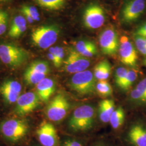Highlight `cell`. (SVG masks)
<instances>
[{"instance_id": "1", "label": "cell", "mask_w": 146, "mask_h": 146, "mask_svg": "<svg viewBox=\"0 0 146 146\" xmlns=\"http://www.w3.org/2000/svg\"><path fill=\"white\" fill-rule=\"evenodd\" d=\"M95 116L94 108L86 104L78 107L68 121V127L74 132L88 131L94 125Z\"/></svg>"}, {"instance_id": "2", "label": "cell", "mask_w": 146, "mask_h": 146, "mask_svg": "<svg viewBox=\"0 0 146 146\" xmlns=\"http://www.w3.org/2000/svg\"><path fill=\"white\" fill-rule=\"evenodd\" d=\"M29 129L28 123L23 119H8L0 123V133L6 140L11 143H16L23 139Z\"/></svg>"}, {"instance_id": "3", "label": "cell", "mask_w": 146, "mask_h": 146, "mask_svg": "<svg viewBox=\"0 0 146 146\" xmlns=\"http://www.w3.org/2000/svg\"><path fill=\"white\" fill-rule=\"evenodd\" d=\"M29 58L28 52L21 47L11 43L0 44V60L10 68L21 67Z\"/></svg>"}, {"instance_id": "4", "label": "cell", "mask_w": 146, "mask_h": 146, "mask_svg": "<svg viewBox=\"0 0 146 146\" xmlns=\"http://www.w3.org/2000/svg\"><path fill=\"white\" fill-rule=\"evenodd\" d=\"M59 34V28L55 25L38 27L34 29L31 33V42L36 47L46 49L56 42Z\"/></svg>"}, {"instance_id": "5", "label": "cell", "mask_w": 146, "mask_h": 146, "mask_svg": "<svg viewBox=\"0 0 146 146\" xmlns=\"http://www.w3.org/2000/svg\"><path fill=\"white\" fill-rule=\"evenodd\" d=\"M96 78L92 72L86 70L74 74L70 81L71 88L81 95H90L96 91Z\"/></svg>"}, {"instance_id": "6", "label": "cell", "mask_w": 146, "mask_h": 146, "mask_svg": "<svg viewBox=\"0 0 146 146\" xmlns=\"http://www.w3.org/2000/svg\"><path fill=\"white\" fill-rule=\"evenodd\" d=\"M69 107L70 104L67 98L59 93L49 103L46 108V115L50 121L58 122L66 117Z\"/></svg>"}, {"instance_id": "7", "label": "cell", "mask_w": 146, "mask_h": 146, "mask_svg": "<svg viewBox=\"0 0 146 146\" xmlns=\"http://www.w3.org/2000/svg\"><path fill=\"white\" fill-rule=\"evenodd\" d=\"M126 140L130 146H146V119H136L128 128Z\"/></svg>"}, {"instance_id": "8", "label": "cell", "mask_w": 146, "mask_h": 146, "mask_svg": "<svg viewBox=\"0 0 146 146\" xmlns=\"http://www.w3.org/2000/svg\"><path fill=\"white\" fill-rule=\"evenodd\" d=\"M50 72L49 63L42 60H36L31 62L23 74L25 82L28 85H36Z\"/></svg>"}, {"instance_id": "9", "label": "cell", "mask_w": 146, "mask_h": 146, "mask_svg": "<svg viewBox=\"0 0 146 146\" xmlns=\"http://www.w3.org/2000/svg\"><path fill=\"white\" fill-rule=\"evenodd\" d=\"M99 44L102 52L107 55H114L119 52L120 41L115 29L110 27L100 34Z\"/></svg>"}, {"instance_id": "10", "label": "cell", "mask_w": 146, "mask_h": 146, "mask_svg": "<svg viewBox=\"0 0 146 146\" xmlns=\"http://www.w3.org/2000/svg\"><path fill=\"white\" fill-rule=\"evenodd\" d=\"M106 18L104 10L100 5L95 3L91 4L84 11L83 22L87 28L95 29L104 25Z\"/></svg>"}, {"instance_id": "11", "label": "cell", "mask_w": 146, "mask_h": 146, "mask_svg": "<svg viewBox=\"0 0 146 146\" xmlns=\"http://www.w3.org/2000/svg\"><path fill=\"white\" fill-rule=\"evenodd\" d=\"M120 61L133 69L137 66L138 55L135 46L127 36H122L120 40L119 50Z\"/></svg>"}, {"instance_id": "12", "label": "cell", "mask_w": 146, "mask_h": 146, "mask_svg": "<svg viewBox=\"0 0 146 146\" xmlns=\"http://www.w3.org/2000/svg\"><path fill=\"white\" fill-rule=\"evenodd\" d=\"M146 0H128L121 11V21L129 24L140 17L146 8Z\"/></svg>"}, {"instance_id": "13", "label": "cell", "mask_w": 146, "mask_h": 146, "mask_svg": "<svg viewBox=\"0 0 146 146\" xmlns=\"http://www.w3.org/2000/svg\"><path fill=\"white\" fill-rule=\"evenodd\" d=\"M40 101L36 93L29 92L22 94L16 102L14 111L20 116L28 114L39 106Z\"/></svg>"}, {"instance_id": "14", "label": "cell", "mask_w": 146, "mask_h": 146, "mask_svg": "<svg viewBox=\"0 0 146 146\" xmlns=\"http://www.w3.org/2000/svg\"><path fill=\"white\" fill-rule=\"evenodd\" d=\"M63 63L65 70L72 74L84 71L90 66L88 58L82 56L75 49H71L69 50L68 56Z\"/></svg>"}, {"instance_id": "15", "label": "cell", "mask_w": 146, "mask_h": 146, "mask_svg": "<svg viewBox=\"0 0 146 146\" xmlns=\"http://www.w3.org/2000/svg\"><path fill=\"white\" fill-rule=\"evenodd\" d=\"M22 86L15 80L8 79L0 84V95L7 104H13L21 95Z\"/></svg>"}, {"instance_id": "16", "label": "cell", "mask_w": 146, "mask_h": 146, "mask_svg": "<svg viewBox=\"0 0 146 146\" xmlns=\"http://www.w3.org/2000/svg\"><path fill=\"white\" fill-rule=\"evenodd\" d=\"M36 135L42 146H56L58 145L56 130L49 122H42L36 130Z\"/></svg>"}, {"instance_id": "17", "label": "cell", "mask_w": 146, "mask_h": 146, "mask_svg": "<svg viewBox=\"0 0 146 146\" xmlns=\"http://www.w3.org/2000/svg\"><path fill=\"white\" fill-rule=\"evenodd\" d=\"M129 98L134 106L146 109V76L142 78L131 90Z\"/></svg>"}, {"instance_id": "18", "label": "cell", "mask_w": 146, "mask_h": 146, "mask_svg": "<svg viewBox=\"0 0 146 146\" xmlns=\"http://www.w3.org/2000/svg\"><path fill=\"white\" fill-rule=\"evenodd\" d=\"M36 94L40 100L47 102L55 90V82L50 78H46L36 85Z\"/></svg>"}, {"instance_id": "19", "label": "cell", "mask_w": 146, "mask_h": 146, "mask_svg": "<svg viewBox=\"0 0 146 146\" xmlns=\"http://www.w3.org/2000/svg\"><path fill=\"white\" fill-rule=\"evenodd\" d=\"M27 21L23 15L16 16L11 23L8 32L9 36L12 38H17L26 31Z\"/></svg>"}, {"instance_id": "20", "label": "cell", "mask_w": 146, "mask_h": 146, "mask_svg": "<svg viewBox=\"0 0 146 146\" xmlns=\"http://www.w3.org/2000/svg\"><path fill=\"white\" fill-rule=\"evenodd\" d=\"M75 49L86 58H91L98 54L97 47L94 42L88 40L78 41L75 43Z\"/></svg>"}, {"instance_id": "21", "label": "cell", "mask_w": 146, "mask_h": 146, "mask_svg": "<svg viewBox=\"0 0 146 146\" xmlns=\"http://www.w3.org/2000/svg\"><path fill=\"white\" fill-rule=\"evenodd\" d=\"M115 110V104L113 100L105 99L100 102L99 108L100 119L104 123L110 122V117Z\"/></svg>"}, {"instance_id": "22", "label": "cell", "mask_w": 146, "mask_h": 146, "mask_svg": "<svg viewBox=\"0 0 146 146\" xmlns=\"http://www.w3.org/2000/svg\"><path fill=\"white\" fill-rule=\"evenodd\" d=\"M111 73V66L110 62L104 60L98 63L94 68V75L99 81H106L109 78Z\"/></svg>"}, {"instance_id": "23", "label": "cell", "mask_w": 146, "mask_h": 146, "mask_svg": "<svg viewBox=\"0 0 146 146\" xmlns=\"http://www.w3.org/2000/svg\"><path fill=\"white\" fill-rule=\"evenodd\" d=\"M37 5L49 11L62 9L66 4V0H33Z\"/></svg>"}, {"instance_id": "24", "label": "cell", "mask_w": 146, "mask_h": 146, "mask_svg": "<svg viewBox=\"0 0 146 146\" xmlns=\"http://www.w3.org/2000/svg\"><path fill=\"white\" fill-rule=\"evenodd\" d=\"M125 113L122 107H119L114 110L110 117V122L111 127L118 129L122 125L125 121Z\"/></svg>"}, {"instance_id": "25", "label": "cell", "mask_w": 146, "mask_h": 146, "mask_svg": "<svg viewBox=\"0 0 146 146\" xmlns=\"http://www.w3.org/2000/svg\"><path fill=\"white\" fill-rule=\"evenodd\" d=\"M138 74L139 72L135 69L128 70L121 89L124 90H127L131 88L138 78Z\"/></svg>"}, {"instance_id": "26", "label": "cell", "mask_w": 146, "mask_h": 146, "mask_svg": "<svg viewBox=\"0 0 146 146\" xmlns=\"http://www.w3.org/2000/svg\"><path fill=\"white\" fill-rule=\"evenodd\" d=\"M96 91L102 97L109 96L113 93L110 84L106 81H99L96 84Z\"/></svg>"}, {"instance_id": "27", "label": "cell", "mask_w": 146, "mask_h": 146, "mask_svg": "<svg viewBox=\"0 0 146 146\" xmlns=\"http://www.w3.org/2000/svg\"><path fill=\"white\" fill-rule=\"evenodd\" d=\"M135 46L137 52L146 58V38L134 35Z\"/></svg>"}, {"instance_id": "28", "label": "cell", "mask_w": 146, "mask_h": 146, "mask_svg": "<svg viewBox=\"0 0 146 146\" xmlns=\"http://www.w3.org/2000/svg\"><path fill=\"white\" fill-rule=\"evenodd\" d=\"M128 70L124 67L117 68L115 74V84L121 88V86L125 79Z\"/></svg>"}, {"instance_id": "29", "label": "cell", "mask_w": 146, "mask_h": 146, "mask_svg": "<svg viewBox=\"0 0 146 146\" xmlns=\"http://www.w3.org/2000/svg\"><path fill=\"white\" fill-rule=\"evenodd\" d=\"M49 52L52 53V55L55 57L59 67L61 66L63 62V59L64 56V52L62 48L61 47H50L49 50Z\"/></svg>"}, {"instance_id": "30", "label": "cell", "mask_w": 146, "mask_h": 146, "mask_svg": "<svg viewBox=\"0 0 146 146\" xmlns=\"http://www.w3.org/2000/svg\"><path fill=\"white\" fill-rule=\"evenodd\" d=\"M21 11H23L27 13L31 16L34 21H39L40 20V16L36 8L31 5H23L21 7Z\"/></svg>"}, {"instance_id": "31", "label": "cell", "mask_w": 146, "mask_h": 146, "mask_svg": "<svg viewBox=\"0 0 146 146\" xmlns=\"http://www.w3.org/2000/svg\"><path fill=\"white\" fill-rule=\"evenodd\" d=\"M8 19L7 13L0 9V36L5 33L7 29Z\"/></svg>"}, {"instance_id": "32", "label": "cell", "mask_w": 146, "mask_h": 146, "mask_svg": "<svg viewBox=\"0 0 146 146\" xmlns=\"http://www.w3.org/2000/svg\"><path fill=\"white\" fill-rule=\"evenodd\" d=\"M134 35L146 38V22L142 23L141 25L136 29Z\"/></svg>"}, {"instance_id": "33", "label": "cell", "mask_w": 146, "mask_h": 146, "mask_svg": "<svg viewBox=\"0 0 146 146\" xmlns=\"http://www.w3.org/2000/svg\"><path fill=\"white\" fill-rule=\"evenodd\" d=\"M63 146H83L82 143L75 140H68L65 141Z\"/></svg>"}, {"instance_id": "34", "label": "cell", "mask_w": 146, "mask_h": 146, "mask_svg": "<svg viewBox=\"0 0 146 146\" xmlns=\"http://www.w3.org/2000/svg\"><path fill=\"white\" fill-rule=\"evenodd\" d=\"M142 64L146 68V58H145L144 60H143V62H142Z\"/></svg>"}, {"instance_id": "35", "label": "cell", "mask_w": 146, "mask_h": 146, "mask_svg": "<svg viewBox=\"0 0 146 146\" xmlns=\"http://www.w3.org/2000/svg\"><path fill=\"white\" fill-rule=\"evenodd\" d=\"M94 146H106L104 144H102V143H97L96 145H95Z\"/></svg>"}, {"instance_id": "36", "label": "cell", "mask_w": 146, "mask_h": 146, "mask_svg": "<svg viewBox=\"0 0 146 146\" xmlns=\"http://www.w3.org/2000/svg\"><path fill=\"white\" fill-rule=\"evenodd\" d=\"M11 0H0V2H8Z\"/></svg>"}]
</instances>
